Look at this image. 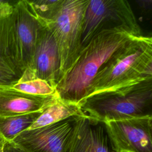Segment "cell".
<instances>
[{"label":"cell","instance_id":"obj_1","mask_svg":"<svg viewBox=\"0 0 152 152\" xmlns=\"http://www.w3.org/2000/svg\"><path fill=\"white\" fill-rule=\"evenodd\" d=\"M137 37L121 28L105 30L95 35L81 48L74 63L56 84L55 92L58 98L78 104L85 98L102 66Z\"/></svg>","mask_w":152,"mask_h":152},{"label":"cell","instance_id":"obj_2","mask_svg":"<svg viewBox=\"0 0 152 152\" xmlns=\"http://www.w3.org/2000/svg\"><path fill=\"white\" fill-rule=\"evenodd\" d=\"M150 80L152 38L142 34L118 50L102 66L83 100L98 93L120 90Z\"/></svg>","mask_w":152,"mask_h":152},{"label":"cell","instance_id":"obj_3","mask_svg":"<svg viewBox=\"0 0 152 152\" xmlns=\"http://www.w3.org/2000/svg\"><path fill=\"white\" fill-rule=\"evenodd\" d=\"M152 80L115 91L98 93L78 105L86 116L104 122L151 115Z\"/></svg>","mask_w":152,"mask_h":152},{"label":"cell","instance_id":"obj_4","mask_svg":"<svg viewBox=\"0 0 152 152\" xmlns=\"http://www.w3.org/2000/svg\"><path fill=\"white\" fill-rule=\"evenodd\" d=\"M88 2V0H64L57 14L46 24L55 37L58 49L60 60L58 81L81 49L84 16Z\"/></svg>","mask_w":152,"mask_h":152},{"label":"cell","instance_id":"obj_5","mask_svg":"<svg viewBox=\"0 0 152 152\" xmlns=\"http://www.w3.org/2000/svg\"><path fill=\"white\" fill-rule=\"evenodd\" d=\"M115 28L137 36L142 35L129 2L125 0H88L84 16L81 48L100 31Z\"/></svg>","mask_w":152,"mask_h":152},{"label":"cell","instance_id":"obj_6","mask_svg":"<svg viewBox=\"0 0 152 152\" xmlns=\"http://www.w3.org/2000/svg\"><path fill=\"white\" fill-rule=\"evenodd\" d=\"M16 2L3 0L0 4V87H12L25 71L17 46L12 17Z\"/></svg>","mask_w":152,"mask_h":152},{"label":"cell","instance_id":"obj_7","mask_svg":"<svg viewBox=\"0 0 152 152\" xmlns=\"http://www.w3.org/2000/svg\"><path fill=\"white\" fill-rule=\"evenodd\" d=\"M77 116L19 134L11 142L24 152H67Z\"/></svg>","mask_w":152,"mask_h":152},{"label":"cell","instance_id":"obj_8","mask_svg":"<svg viewBox=\"0 0 152 152\" xmlns=\"http://www.w3.org/2000/svg\"><path fill=\"white\" fill-rule=\"evenodd\" d=\"M117 152H152V116L104 122Z\"/></svg>","mask_w":152,"mask_h":152},{"label":"cell","instance_id":"obj_9","mask_svg":"<svg viewBox=\"0 0 152 152\" xmlns=\"http://www.w3.org/2000/svg\"><path fill=\"white\" fill-rule=\"evenodd\" d=\"M12 17L19 56L26 70L30 64L39 36L46 24L36 17L28 0L17 1Z\"/></svg>","mask_w":152,"mask_h":152},{"label":"cell","instance_id":"obj_10","mask_svg":"<svg viewBox=\"0 0 152 152\" xmlns=\"http://www.w3.org/2000/svg\"><path fill=\"white\" fill-rule=\"evenodd\" d=\"M60 60L55 37L45 25L39 36L29 66L21 78H39L55 89L58 81Z\"/></svg>","mask_w":152,"mask_h":152},{"label":"cell","instance_id":"obj_11","mask_svg":"<svg viewBox=\"0 0 152 152\" xmlns=\"http://www.w3.org/2000/svg\"><path fill=\"white\" fill-rule=\"evenodd\" d=\"M67 152H117L104 122L77 116Z\"/></svg>","mask_w":152,"mask_h":152},{"label":"cell","instance_id":"obj_12","mask_svg":"<svg viewBox=\"0 0 152 152\" xmlns=\"http://www.w3.org/2000/svg\"><path fill=\"white\" fill-rule=\"evenodd\" d=\"M56 97L38 96L24 93L11 87H0V116L42 112Z\"/></svg>","mask_w":152,"mask_h":152},{"label":"cell","instance_id":"obj_13","mask_svg":"<svg viewBox=\"0 0 152 152\" xmlns=\"http://www.w3.org/2000/svg\"><path fill=\"white\" fill-rule=\"evenodd\" d=\"M81 116L85 115L81 112L78 104L65 102L59 99L56 95L53 102L41 112L37 119L27 129L40 128L71 117Z\"/></svg>","mask_w":152,"mask_h":152},{"label":"cell","instance_id":"obj_14","mask_svg":"<svg viewBox=\"0 0 152 152\" xmlns=\"http://www.w3.org/2000/svg\"><path fill=\"white\" fill-rule=\"evenodd\" d=\"M41 112L0 116V140L4 142H11L19 134L28 129Z\"/></svg>","mask_w":152,"mask_h":152},{"label":"cell","instance_id":"obj_15","mask_svg":"<svg viewBox=\"0 0 152 152\" xmlns=\"http://www.w3.org/2000/svg\"><path fill=\"white\" fill-rule=\"evenodd\" d=\"M11 88L19 91L38 96H52L55 89L48 82L39 78H20Z\"/></svg>","mask_w":152,"mask_h":152},{"label":"cell","instance_id":"obj_16","mask_svg":"<svg viewBox=\"0 0 152 152\" xmlns=\"http://www.w3.org/2000/svg\"><path fill=\"white\" fill-rule=\"evenodd\" d=\"M28 2L36 17L46 24L57 14L64 0H28Z\"/></svg>","mask_w":152,"mask_h":152},{"label":"cell","instance_id":"obj_17","mask_svg":"<svg viewBox=\"0 0 152 152\" xmlns=\"http://www.w3.org/2000/svg\"><path fill=\"white\" fill-rule=\"evenodd\" d=\"M1 152H24L12 142H4Z\"/></svg>","mask_w":152,"mask_h":152},{"label":"cell","instance_id":"obj_18","mask_svg":"<svg viewBox=\"0 0 152 152\" xmlns=\"http://www.w3.org/2000/svg\"><path fill=\"white\" fill-rule=\"evenodd\" d=\"M138 6L143 10L147 11L151 9V0H138L136 1Z\"/></svg>","mask_w":152,"mask_h":152},{"label":"cell","instance_id":"obj_19","mask_svg":"<svg viewBox=\"0 0 152 152\" xmlns=\"http://www.w3.org/2000/svg\"><path fill=\"white\" fill-rule=\"evenodd\" d=\"M4 141H2L1 140H0V152H1L2 148V146H3V144H4Z\"/></svg>","mask_w":152,"mask_h":152},{"label":"cell","instance_id":"obj_20","mask_svg":"<svg viewBox=\"0 0 152 152\" xmlns=\"http://www.w3.org/2000/svg\"><path fill=\"white\" fill-rule=\"evenodd\" d=\"M2 1H3V0H2V1H1V0H0V4H1V3Z\"/></svg>","mask_w":152,"mask_h":152}]
</instances>
